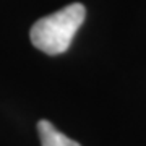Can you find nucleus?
I'll list each match as a JSON object with an SVG mask.
<instances>
[{
	"mask_svg": "<svg viewBox=\"0 0 146 146\" xmlns=\"http://www.w3.org/2000/svg\"><path fill=\"white\" fill-rule=\"evenodd\" d=\"M86 18L81 3H72L52 15L44 16L33 25L29 37L33 46L47 55H58L67 50L80 26Z\"/></svg>",
	"mask_w": 146,
	"mask_h": 146,
	"instance_id": "nucleus-1",
	"label": "nucleus"
},
{
	"mask_svg": "<svg viewBox=\"0 0 146 146\" xmlns=\"http://www.w3.org/2000/svg\"><path fill=\"white\" fill-rule=\"evenodd\" d=\"M37 131H39V140L42 146H81L75 140L63 135L62 131H58L49 120H39Z\"/></svg>",
	"mask_w": 146,
	"mask_h": 146,
	"instance_id": "nucleus-2",
	"label": "nucleus"
}]
</instances>
